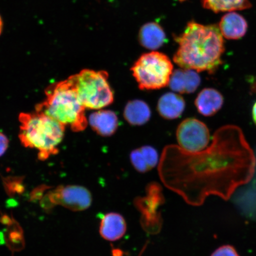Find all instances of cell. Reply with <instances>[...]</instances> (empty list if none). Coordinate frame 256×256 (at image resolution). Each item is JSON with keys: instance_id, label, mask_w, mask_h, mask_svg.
<instances>
[{"instance_id": "6", "label": "cell", "mask_w": 256, "mask_h": 256, "mask_svg": "<svg viewBox=\"0 0 256 256\" xmlns=\"http://www.w3.org/2000/svg\"><path fill=\"white\" fill-rule=\"evenodd\" d=\"M130 70L140 90H154L168 86L174 65L165 54L152 51L140 56Z\"/></svg>"}, {"instance_id": "2", "label": "cell", "mask_w": 256, "mask_h": 256, "mask_svg": "<svg viewBox=\"0 0 256 256\" xmlns=\"http://www.w3.org/2000/svg\"><path fill=\"white\" fill-rule=\"evenodd\" d=\"M176 41L178 48L174 60L181 68L213 74L222 63L225 46L218 26L190 22Z\"/></svg>"}, {"instance_id": "21", "label": "cell", "mask_w": 256, "mask_h": 256, "mask_svg": "<svg viewBox=\"0 0 256 256\" xmlns=\"http://www.w3.org/2000/svg\"><path fill=\"white\" fill-rule=\"evenodd\" d=\"M9 140L4 134L0 132V156H2L7 150Z\"/></svg>"}, {"instance_id": "22", "label": "cell", "mask_w": 256, "mask_h": 256, "mask_svg": "<svg viewBox=\"0 0 256 256\" xmlns=\"http://www.w3.org/2000/svg\"><path fill=\"white\" fill-rule=\"evenodd\" d=\"M252 118H254V121L255 124H256V102L254 104V108H252Z\"/></svg>"}, {"instance_id": "7", "label": "cell", "mask_w": 256, "mask_h": 256, "mask_svg": "<svg viewBox=\"0 0 256 256\" xmlns=\"http://www.w3.org/2000/svg\"><path fill=\"white\" fill-rule=\"evenodd\" d=\"M92 203L90 192L76 185L60 186L48 193L43 200V206L48 209L56 206H62L72 211L88 209Z\"/></svg>"}, {"instance_id": "17", "label": "cell", "mask_w": 256, "mask_h": 256, "mask_svg": "<svg viewBox=\"0 0 256 256\" xmlns=\"http://www.w3.org/2000/svg\"><path fill=\"white\" fill-rule=\"evenodd\" d=\"M139 40L146 49L154 50L162 46L166 42L165 32L161 26L150 22L142 26L139 32Z\"/></svg>"}, {"instance_id": "4", "label": "cell", "mask_w": 256, "mask_h": 256, "mask_svg": "<svg viewBox=\"0 0 256 256\" xmlns=\"http://www.w3.org/2000/svg\"><path fill=\"white\" fill-rule=\"evenodd\" d=\"M19 139L28 148L36 150L38 158L46 160L56 154L66 127L48 115L35 111L19 115Z\"/></svg>"}, {"instance_id": "15", "label": "cell", "mask_w": 256, "mask_h": 256, "mask_svg": "<svg viewBox=\"0 0 256 256\" xmlns=\"http://www.w3.org/2000/svg\"><path fill=\"white\" fill-rule=\"evenodd\" d=\"M185 107V101L182 96L174 92H168L159 98L156 108L162 118L172 120L181 116Z\"/></svg>"}, {"instance_id": "16", "label": "cell", "mask_w": 256, "mask_h": 256, "mask_svg": "<svg viewBox=\"0 0 256 256\" xmlns=\"http://www.w3.org/2000/svg\"><path fill=\"white\" fill-rule=\"evenodd\" d=\"M130 160L136 170L143 174L152 170L158 164V154L151 146H143L130 152Z\"/></svg>"}, {"instance_id": "10", "label": "cell", "mask_w": 256, "mask_h": 256, "mask_svg": "<svg viewBox=\"0 0 256 256\" xmlns=\"http://www.w3.org/2000/svg\"><path fill=\"white\" fill-rule=\"evenodd\" d=\"M126 220L120 214L110 212L102 218L99 232L102 238L110 242H116L123 238L126 232Z\"/></svg>"}, {"instance_id": "18", "label": "cell", "mask_w": 256, "mask_h": 256, "mask_svg": "<svg viewBox=\"0 0 256 256\" xmlns=\"http://www.w3.org/2000/svg\"><path fill=\"white\" fill-rule=\"evenodd\" d=\"M124 116L131 126H142L148 122L152 116V112L146 102L140 100H130L124 108Z\"/></svg>"}, {"instance_id": "20", "label": "cell", "mask_w": 256, "mask_h": 256, "mask_svg": "<svg viewBox=\"0 0 256 256\" xmlns=\"http://www.w3.org/2000/svg\"><path fill=\"white\" fill-rule=\"evenodd\" d=\"M210 256H240L236 248L230 245L220 246Z\"/></svg>"}, {"instance_id": "13", "label": "cell", "mask_w": 256, "mask_h": 256, "mask_svg": "<svg viewBox=\"0 0 256 256\" xmlns=\"http://www.w3.org/2000/svg\"><path fill=\"white\" fill-rule=\"evenodd\" d=\"M218 27L224 38L230 40H238L246 34L248 24L242 15L232 12L223 16Z\"/></svg>"}, {"instance_id": "11", "label": "cell", "mask_w": 256, "mask_h": 256, "mask_svg": "<svg viewBox=\"0 0 256 256\" xmlns=\"http://www.w3.org/2000/svg\"><path fill=\"white\" fill-rule=\"evenodd\" d=\"M200 81L196 72L182 68L172 72L168 86L172 91L178 94H190L196 90Z\"/></svg>"}, {"instance_id": "5", "label": "cell", "mask_w": 256, "mask_h": 256, "mask_svg": "<svg viewBox=\"0 0 256 256\" xmlns=\"http://www.w3.org/2000/svg\"><path fill=\"white\" fill-rule=\"evenodd\" d=\"M105 71L85 69L70 76L79 100L86 108L101 110L113 104L114 92Z\"/></svg>"}, {"instance_id": "1", "label": "cell", "mask_w": 256, "mask_h": 256, "mask_svg": "<svg viewBox=\"0 0 256 256\" xmlns=\"http://www.w3.org/2000/svg\"><path fill=\"white\" fill-rule=\"evenodd\" d=\"M254 163L241 131L228 126L218 130L211 146L200 152L166 146L158 174L168 190L190 206H200L211 195L228 200L236 188L250 180Z\"/></svg>"}, {"instance_id": "23", "label": "cell", "mask_w": 256, "mask_h": 256, "mask_svg": "<svg viewBox=\"0 0 256 256\" xmlns=\"http://www.w3.org/2000/svg\"><path fill=\"white\" fill-rule=\"evenodd\" d=\"M3 28V22L1 16H0V35H1Z\"/></svg>"}, {"instance_id": "12", "label": "cell", "mask_w": 256, "mask_h": 256, "mask_svg": "<svg viewBox=\"0 0 256 256\" xmlns=\"http://www.w3.org/2000/svg\"><path fill=\"white\" fill-rule=\"evenodd\" d=\"M88 123L92 130L102 136H113L119 126V120L114 112L100 110L89 117Z\"/></svg>"}, {"instance_id": "9", "label": "cell", "mask_w": 256, "mask_h": 256, "mask_svg": "<svg viewBox=\"0 0 256 256\" xmlns=\"http://www.w3.org/2000/svg\"><path fill=\"white\" fill-rule=\"evenodd\" d=\"M176 139L179 146L184 151L200 152L206 148L210 142V130L202 122L196 118H188L178 126Z\"/></svg>"}, {"instance_id": "3", "label": "cell", "mask_w": 256, "mask_h": 256, "mask_svg": "<svg viewBox=\"0 0 256 256\" xmlns=\"http://www.w3.org/2000/svg\"><path fill=\"white\" fill-rule=\"evenodd\" d=\"M44 100L37 105L36 111L53 118L74 132H81L88 126L86 108L80 102L71 80L50 86L46 92Z\"/></svg>"}, {"instance_id": "14", "label": "cell", "mask_w": 256, "mask_h": 256, "mask_svg": "<svg viewBox=\"0 0 256 256\" xmlns=\"http://www.w3.org/2000/svg\"><path fill=\"white\" fill-rule=\"evenodd\" d=\"M223 104L222 95L212 88L203 89L194 102L198 112L204 116H211L216 114L222 108Z\"/></svg>"}, {"instance_id": "8", "label": "cell", "mask_w": 256, "mask_h": 256, "mask_svg": "<svg viewBox=\"0 0 256 256\" xmlns=\"http://www.w3.org/2000/svg\"><path fill=\"white\" fill-rule=\"evenodd\" d=\"M163 202L162 188L156 183L148 185L146 196L135 200V204L142 213V226L146 232L156 234L161 229V216L158 210Z\"/></svg>"}, {"instance_id": "19", "label": "cell", "mask_w": 256, "mask_h": 256, "mask_svg": "<svg viewBox=\"0 0 256 256\" xmlns=\"http://www.w3.org/2000/svg\"><path fill=\"white\" fill-rule=\"evenodd\" d=\"M204 8L214 12L243 10L252 7L249 0H201Z\"/></svg>"}]
</instances>
